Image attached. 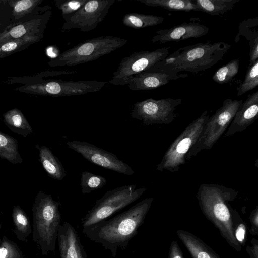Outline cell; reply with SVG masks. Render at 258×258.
I'll return each mask as SVG.
<instances>
[{"label": "cell", "mask_w": 258, "mask_h": 258, "mask_svg": "<svg viewBox=\"0 0 258 258\" xmlns=\"http://www.w3.org/2000/svg\"><path fill=\"white\" fill-rule=\"evenodd\" d=\"M251 245H248L246 250L250 258H258V240L253 238L251 240Z\"/></svg>", "instance_id": "34"}, {"label": "cell", "mask_w": 258, "mask_h": 258, "mask_svg": "<svg viewBox=\"0 0 258 258\" xmlns=\"http://www.w3.org/2000/svg\"><path fill=\"white\" fill-rule=\"evenodd\" d=\"M243 102L241 100L225 99L221 107L206 122L196 143L187 153L185 161H189L203 150L211 149L230 125L236 112Z\"/></svg>", "instance_id": "7"}, {"label": "cell", "mask_w": 258, "mask_h": 258, "mask_svg": "<svg viewBox=\"0 0 258 258\" xmlns=\"http://www.w3.org/2000/svg\"><path fill=\"white\" fill-rule=\"evenodd\" d=\"M19 156L17 141L0 132V157L15 162Z\"/></svg>", "instance_id": "23"}, {"label": "cell", "mask_w": 258, "mask_h": 258, "mask_svg": "<svg viewBox=\"0 0 258 258\" xmlns=\"http://www.w3.org/2000/svg\"><path fill=\"white\" fill-rule=\"evenodd\" d=\"M60 222L59 204L50 195L40 194L33 208L32 236L42 255L54 251Z\"/></svg>", "instance_id": "4"}, {"label": "cell", "mask_w": 258, "mask_h": 258, "mask_svg": "<svg viewBox=\"0 0 258 258\" xmlns=\"http://www.w3.org/2000/svg\"><path fill=\"white\" fill-rule=\"evenodd\" d=\"M4 117L5 122L9 126L19 130L32 132L29 123L19 110L16 109L10 110L5 113Z\"/></svg>", "instance_id": "27"}, {"label": "cell", "mask_w": 258, "mask_h": 258, "mask_svg": "<svg viewBox=\"0 0 258 258\" xmlns=\"http://www.w3.org/2000/svg\"><path fill=\"white\" fill-rule=\"evenodd\" d=\"M239 69V59H233L219 68L213 75L212 79L220 84L227 83L238 74Z\"/></svg>", "instance_id": "25"}, {"label": "cell", "mask_w": 258, "mask_h": 258, "mask_svg": "<svg viewBox=\"0 0 258 258\" xmlns=\"http://www.w3.org/2000/svg\"><path fill=\"white\" fill-rule=\"evenodd\" d=\"M238 192L231 188L216 184H202L197 191V198L200 209L207 219L219 230L228 244L237 251L242 247L234 234L231 206Z\"/></svg>", "instance_id": "2"}, {"label": "cell", "mask_w": 258, "mask_h": 258, "mask_svg": "<svg viewBox=\"0 0 258 258\" xmlns=\"http://www.w3.org/2000/svg\"><path fill=\"white\" fill-rule=\"evenodd\" d=\"M231 213L235 238L241 247L244 246L247 240V225L236 210L231 208Z\"/></svg>", "instance_id": "28"}, {"label": "cell", "mask_w": 258, "mask_h": 258, "mask_svg": "<svg viewBox=\"0 0 258 258\" xmlns=\"http://www.w3.org/2000/svg\"><path fill=\"white\" fill-rule=\"evenodd\" d=\"M187 74H176L165 71L149 69L133 76L127 86L132 91H145L157 89L171 81L186 78Z\"/></svg>", "instance_id": "13"}, {"label": "cell", "mask_w": 258, "mask_h": 258, "mask_svg": "<svg viewBox=\"0 0 258 258\" xmlns=\"http://www.w3.org/2000/svg\"><path fill=\"white\" fill-rule=\"evenodd\" d=\"M249 66L258 61V37L249 41Z\"/></svg>", "instance_id": "31"}, {"label": "cell", "mask_w": 258, "mask_h": 258, "mask_svg": "<svg viewBox=\"0 0 258 258\" xmlns=\"http://www.w3.org/2000/svg\"><path fill=\"white\" fill-rule=\"evenodd\" d=\"M106 183V179L102 176L88 171H83L81 174L80 186L83 194H89L93 190L101 188Z\"/></svg>", "instance_id": "24"}, {"label": "cell", "mask_w": 258, "mask_h": 258, "mask_svg": "<svg viewBox=\"0 0 258 258\" xmlns=\"http://www.w3.org/2000/svg\"><path fill=\"white\" fill-rule=\"evenodd\" d=\"M258 85V61L249 66L244 79L237 88V96H240L253 89Z\"/></svg>", "instance_id": "26"}, {"label": "cell", "mask_w": 258, "mask_h": 258, "mask_svg": "<svg viewBox=\"0 0 258 258\" xmlns=\"http://www.w3.org/2000/svg\"><path fill=\"white\" fill-rule=\"evenodd\" d=\"M168 258H184L182 252L175 240L171 243Z\"/></svg>", "instance_id": "33"}, {"label": "cell", "mask_w": 258, "mask_h": 258, "mask_svg": "<svg viewBox=\"0 0 258 258\" xmlns=\"http://www.w3.org/2000/svg\"><path fill=\"white\" fill-rule=\"evenodd\" d=\"M230 44L218 42L199 43L180 48L151 68L178 74L198 73L210 69L223 60Z\"/></svg>", "instance_id": "3"}, {"label": "cell", "mask_w": 258, "mask_h": 258, "mask_svg": "<svg viewBox=\"0 0 258 258\" xmlns=\"http://www.w3.org/2000/svg\"><path fill=\"white\" fill-rule=\"evenodd\" d=\"M0 258H26L21 249L6 236L0 241Z\"/></svg>", "instance_id": "29"}, {"label": "cell", "mask_w": 258, "mask_h": 258, "mask_svg": "<svg viewBox=\"0 0 258 258\" xmlns=\"http://www.w3.org/2000/svg\"><path fill=\"white\" fill-rule=\"evenodd\" d=\"M201 10L212 16H221L231 10L239 0H193Z\"/></svg>", "instance_id": "21"}, {"label": "cell", "mask_w": 258, "mask_h": 258, "mask_svg": "<svg viewBox=\"0 0 258 258\" xmlns=\"http://www.w3.org/2000/svg\"><path fill=\"white\" fill-rule=\"evenodd\" d=\"M192 258H220V257L199 237L183 230L176 232Z\"/></svg>", "instance_id": "17"}, {"label": "cell", "mask_w": 258, "mask_h": 258, "mask_svg": "<svg viewBox=\"0 0 258 258\" xmlns=\"http://www.w3.org/2000/svg\"><path fill=\"white\" fill-rule=\"evenodd\" d=\"M87 0H59L55 5L61 10L62 16L74 13L82 7Z\"/></svg>", "instance_id": "30"}, {"label": "cell", "mask_w": 258, "mask_h": 258, "mask_svg": "<svg viewBox=\"0 0 258 258\" xmlns=\"http://www.w3.org/2000/svg\"><path fill=\"white\" fill-rule=\"evenodd\" d=\"M115 0H91L73 13L62 16V30L78 29L84 32L95 29L108 13Z\"/></svg>", "instance_id": "11"}, {"label": "cell", "mask_w": 258, "mask_h": 258, "mask_svg": "<svg viewBox=\"0 0 258 258\" xmlns=\"http://www.w3.org/2000/svg\"><path fill=\"white\" fill-rule=\"evenodd\" d=\"M154 198L142 200L123 212L83 228L89 239L100 244L115 257L119 248H125L144 223Z\"/></svg>", "instance_id": "1"}, {"label": "cell", "mask_w": 258, "mask_h": 258, "mask_svg": "<svg viewBox=\"0 0 258 258\" xmlns=\"http://www.w3.org/2000/svg\"><path fill=\"white\" fill-rule=\"evenodd\" d=\"M209 28L197 22H185L169 29H160L156 32L153 43H164L179 41L187 39L199 38L206 35Z\"/></svg>", "instance_id": "14"}, {"label": "cell", "mask_w": 258, "mask_h": 258, "mask_svg": "<svg viewBox=\"0 0 258 258\" xmlns=\"http://www.w3.org/2000/svg\"><path fill=\"white\" fill-rule=\"evenodd\" d=\"M127 40L112 36H98L79 43L51 61L52 66H74L92 61L119 49Z\"/></svg>", "instance_id": "5"}, {"label": "cell", "mask_w": 258, "mask_h": 258, "mask_svg": "<svg viewBox=\"0 0 258 258\" xmlns=\"http://www.w3.org/2000/svg\"><path fill=\"white\" fill-rule=\"evenodd\" d=\"M57 240L60 258H87L79 236L69 223L60 225Z\"/></svg>", "instance_id": "16"}, {"label": "cell", "mask_w": 258, "mask_h": 258, "mask_svg": "<svg viewBox=\"0 0 258 258\" xmlns=\"http://www.w3.org/2000/svg\"><path fill=\"white\" fill-rule=\"evenodd\" d=\"M40 161L48 174L54 179L62 180L66 176V170L58 159L45 146L39 148Z\"/></svg>", "instance_id": "18"}, {"label": "cell", "mask_w": 258, "mask_h": 258, "mask_svg": "<svg viewBox=\"0 0 258 258\" xmlns=\"http://www.w3.org/2000/svg\"><path fill=\"white\" fill-rule=\"evenodd\" d=\"M18 46L17 42H9L4 44L1 47V50L5 52H10L14 50Z\"/></svg>", "instance_id": "37"}, {"label": "cell", "mask_w": 258, "mask_h": 258, "mask_svg": "<svg viewBox=\"0 0 258 258\" xmlns=\"http://www.w3.org/2000/svg\"><path fill=\"white\" fill-rule=\"evenodd\" d=\"M145 5L174 11H201L193 0H137Z\"/></svg>", "instance_id": "22"}, {"label": "cell", "mask_w": 258, "mask_h": 258, "mask_svg": "<svg viewBox=\"0 0 258 258\" xmlns=\"http://www.w3.org/2000/svg\"><path fill=\"white\" fill-rule=\"evenodd\" d=\"M250 222L251 223V228L250 233L252 235H257L258 234V206L252 210L250 213L249 216Z\"/></svg>", "instance_id": "32"}, {"label": "cell", "mask_w": 258, "mask_h": 258, "mask_svg": "<svg viewBox=\"0 0 258 258\" xmlns=\"http://www.w3.org/2000/svg\"><path fill=\"white\" fill-rule=\"evenodd\" d=\"M67 145L91 163L102 168L126 175L135 173L127 164L119 159L115 154L90 143L73 140L68 142Z\"/></svg>", "instance_id": "12"}, {"label": "cell", "mask_w": 258, "mask_h": 258, "mask_svg": "<svg viewBox=\"0 0 258 258\" xmlns=\"http://www.w3.org/2000/svg\"><path fill=\"white\" fill-rule=\"evenodd\" d=\"M0 228H1V225H0Z\"/></svg>", "instance_id": "38"}, {"label": "cell", "mask_w": 258, "mask_h": 258, "mask_svg": "<svg viewBox=\"0 0 258 258\" xmlns=\"http://www.w3.org/2000/svg\"><path fill=\"white\" fill-rule=\"evenodd\" d=\"M170 47H163L154 51L135 52L123 58L109 82L115 85H127L134 76L141 73L162 61L169 54Z\"/></svg>", "instance_id": "9"}, {"label": "cell", "mask_w": 258, "mask_h": 258, "mask_svg": "<svg viewBox=\"0 0 258 258\" xmlns=\"http://www.w3.org/2000/svg\"><path fill=\"white\" fill-rule=\"evenodd\" d=\"M181 99L166 98L155 100L148 98L135 103L131 112L132 118L144 125L168 124L173 121L177 107L182 103Z\"/></svg>", "instance_id": "10"}, {"label": "cell", "mask_w": 258, "mask_h": 258, "mask_svg": "<svg viewBox=\"0 0 258 258\" xmlns=\"http://www.w3.org/2000/svg\"><path fill=\"white\" fill-rule=\"evenodd\" d=\"M136 187L134 184L125 185L106 192L82 219L83 228L108 218L139 199L146 188Z\"/></svg>", "instance_id": "6"}, {"label": "cell", "mask_w": 258, "mask_h": 258, "mask_svg": "<svg viewBox=\"0 0 258 258\" xmlns=\"http://www.w3.org/2000/svg\"><path fill=\"white\" fill-rule=\"evenodd\" d=\"M164 19L159 16L129 13L125 14L122 20L123 24L134 29L145 28L162 23Z\"/></svg>", "instance_id": "20"}, {"label": "cell", "mask_w": 258, "mask_h": 258, "mask_svg": "<svg viewBox=\"0 0 258 258\" xmlns=\"http://www.w3.org/2000/svg\"><path fill=\"white\" fill-rule=\"evenodd\" d=\"M258 115V91L248 95L242 103L225 134L232 136L247 128L257 119Z\"/></svg>", "instance_id": "15"}, {"label": "cell", "mask_w": 258, "mask_h": 258, "mask_svg": "<svg viewBox=\"0 0 258 258\" xmlns=\"http://www.w3.org/2000/svg\"><path fill=\"white\" fill-rule=\"evenodd\" d=\"M209 117L208 111H205L182 131L157 165V170H167L170 172L179 171L180 166L185 163L187 153L197 141Z\"/></svg>", "instance_id": "8"}, {"label": "cell", "mask_w": 258, "mask_h": 258, "mask_svg": "<svg viewBox=\"0 0 258 258\" xmlns=\"http://www.w3.org/2000/svg\"><path fill=\"white\" fill-rule=\"evenodd\" d=\"M12 217L14 225L13 231L17 239L23 242L27 241L32 231L29 217L19 206L14 207Z\"/></svg>", "instance_id": "19"}, {"label": "cell", "mask_w": 258, "mask_h": 258, "mask_svg": "<svg viewBox=\"0 0 258 258\" xmlns=\"http://www.w3.org/2000/svg\"><path fill=\"white\" fill-rule=\"evenodd\" d=\"M35 2L31 0H22L18 1L14 7L16 12H22L31 8Z\"/></svg>", "instance_id": "35"}, {"label": "cell", "mask_w": 258, "mask_h": 258, "mask_svg": "<svg viewBox=\"0 0 258 258\" xmlns=\"http://www.w3.org/2000/svg\"><path fill=\"white\" fill-rule=\"evenodd\" d=\"M26 30L23 25H19L13 28L9 32L11 37L14 38H19L24 35Z\"/></svg>", "instance_id": "36"}]
</instances>
